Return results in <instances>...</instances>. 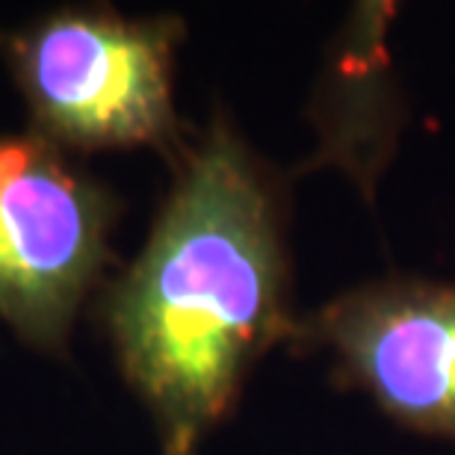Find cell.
Instances as JSON below:
<instances>
[{
	"mask_svg": "<svg viewBox=\"0 0 455 455\" xmlns=\"http://www.w3.org/2000/svg\"><path fill=\"white\" fill-rule=\"evenodd\" d=\"M175 18H127L110 6H60L0 36L30 131L68 154L169 145Z\"/></svg>",
	"mask_w": 455,
	"mask_h": 455,
	"instance_id": "2",
	"label": "cell"
},
{
	"mask_svg": "<svg viewBox=\"0 0 455 455\" xmlns=\"http://www.w3.org/2000/svg\"><path fill=\"white\" fill-rule=\"evenodd\" d=\"M281 272L269 189L245 145L213 124L104 305L163 455H198L231 411L245 370L281 329Z\"/></svg>",
	"mask_w": 455,
	"mask_h": 455,
	"instance_id": "1",
	"label": "cell"
},
{
	"mask_svg": "<svg viewBox=\"0 0 455 455\" xmlns=\"http://www.w3.org/2000/svg\"><path fill=\"white\" fill-rule=\"evenodd\" d=\"M0 36H4V33H0Z\"/></svg>",
	"mask_w": 455,
	"mask_h": 455,
	"instance_id": "5",
	"label": "cell"
},
{
	"mask_svg": "<svg viewBox=\"0 0 455 455\" xmlns=\"http://www.w3.org/2000/svg\"><path fill=\"white\" fill-rule=\"evenodd\" d=\"M116 196L30 127L0 131V323L42 355H66L110 258Z\"/></svg>",
	"mask_w": 455,
	"mask_h": 455,
	"instance_id": "3",
	"label": "cell"
},
{
	"mask_svg": "<svg viewBox=\"0 0 455 455\" xmlns=\"http://www.w3.org/2000/svg\"><path fill=\"white\" fill-rule=\"evenodd\" d=\"M325 331L387 411L455 435V287L367 290L334 305Z\"/></svg>",
	"mask_w": 455,
	"mask_h": 455,
	"instance_id": "4",
	"label": "cell"
}]
</instances>
